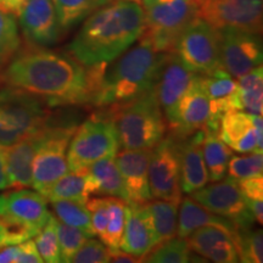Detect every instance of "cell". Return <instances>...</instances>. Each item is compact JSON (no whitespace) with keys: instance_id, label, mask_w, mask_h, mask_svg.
Masks as SVG:
<instances>
[{"instance_id":"cell-4","label":"cell","mask_w":263,"mask_h":263,"mask_svg":"<svg viewBox=\"0 0 263 263\" xmlns=\"http://www.w3.org/2000/svg\"><path fill=\"white\" fill-rule=\"evenodd\" d=\"M123 149H153L166 133L155 88L128 103L106 107Z\"/></svg>"},{"instance_id":"cell-25","label":"cell","mask_w":263,"mask_h":263,"mask_svg":"<svg viewBox=\"0 0 263 263\" xmlns=\"http://www.w3.org/2000/svg\"><path fill=\"white\" fill-rule=\"evenodd\" d=\"M89 194L118 197L127 202V190L115 157H106L90 164L87 170Z\"/></svg>"},{"instance_id":"cell-32","label":"cell","mask_w":263,"mask_h":263,"mask_svg":"<svg viewBox=\"0 0 263 263\" xmlns=\"http://www.w3.org/2000/svg\"><path fill=\"white\" fill-rule=\"evenodd\" d=\"M51 205L60 222L83 230L90 238L95 236L90 213L85 203H81L74 200H57V201H51Z\"/></svg>"},{"instance_id":"cell-44","label":"cell","mask_w":263,"mask_h":263,"mask_svg":"<svg viewBox=\"0 0 263 263\" xmlns=\"http://www.w3.org/2000/svg\"><path fill=\"white\" fill-rule=\"evenodd\" d=\"M246 200V199H245ZM250 212L254 216L255 221L259 224L263 223V200H246Z\"/></svg>"},{"instance_id":"cell-3","label":"cell","mask_w":263,"mask_h":263,"mask_svg":"<svg viewBox=\"0 0 263 263\" xmlns=\"http://www.w3.org/2000/svg\"><path fill=\"white\" fill-rule=\"evenodd\" d=\"M105 67L91 106L106 108L133 100L155 88L167 52L157 51L145 37Z\"/></svg>"},{"instance_id":"cell-39","label":"cell","mask_w":263,"mask_h":263,"mask_svg":"<svg viewBox=\"0 0 263 263\" xmlns=\"http://www.w3.org/2000/svg\"><path fill=\"white\" fill-rule=\"evenodd\" d=\"M111 252L103 241L88 238L71 258L73 263H106L110 262Z\"/></svg>"},{"instance_id":"cell-43","label":"cell","mask_w":263,"mask_h":263,"mask_svg":"<svg viewBox=\"0 0 263 263\" xmlns=\"http://www.w3.org/2000/svg\"><path fill=\"white\" fill-rule=\"evenodd\" d=\"M9 189L8 172H6V146L0 144V190Z\"/></svg>"},{"instance_id":"cell-42","label":"cell","mask_w":263,"mask_h":263,"mask_svg":"<svg viewBox=\"0 0 263 263\" xmlns=\"http://www.w3.org/2000/svg\"><path fill=\"white\" fill-rule=\"evenodd\" d=\"M18 263H41L43 259L32 239L18 244Z\"/></svg>"},{"instance_id":"cell-45","label":"cell","mask_w":263,"mask_h":263,"mask_svg":"<svg viewBox=\"0 0 263 263\" xmlns=\"http://www.w3.org/2000/svg\"><path fill=\"white\" fill-rule=\"evenodd\" d=\"M25 0H0V8L4 9L10 14L17 16Z\"/></svg>"},{"instance_id":"cell-46","label":"cell","mask_w":263,"mask_h":263,"mask_svg":"<svg viewBox=\"0 0 263 263\" xmlns=\"http://www.w3.org/2000/svg\"><path fill=\"white\" fill-rule=\"evenodd\" d=\"M252 121H254L256 138H257V147L259 151H262L263 146V120L262 115H252Z\"/></svg>"},{"instance_id":"cell-33","label":"cell","mask_w":263,"mask_h":263,"mask_svg":"<svg viewBox=\"0 0 263 263\" xmlns=\"http://www.w3.org/2000/svg\"><path fill=\"white\" fill-rule=\"evenodd\" d=\"M21 47L15 15L0 8V72L11 61Z\"/></svg>"},{"instance_id":"cell-5","label":"cell","mask_w":263,"mask_h":263,"mask_svg":"<svg viewBox=\"0 0 263 263\" xmlns=\"http://www.w3.org/2000/svg\"><path fill=\"white\" fill-rule=\"evenodd\" d=\"M50 107L38 95L6 84L0 89V144L10 146L47 126Z\"/></svg>"},{"instance_id":"cell-48","label":"cell","mask_w":263,"mask_h":263,"mask_svg":"<svg viewBox=\"0 0 263 263\" xmlns=\"http://www.w3.org/2000/svg\"><path fill=\"white\" fill-rule=\"evenodd\" d=\"M129 2H136V3H140L141 0H129Z\"/></svg>"},{"instance_id":"cell-2","label":"cell","mask_w":263,"mask_h":263,"mask_svg":"<svg viewBox=\"0 0 263 263\" xmlns=\"http://www.w3.org/2000/svg\"><path fill=\"white\" fill-rule=\"evenodd\" d=\"M144 29L145 18L139 3L111 0L88 16L68 44V54L84 66L107 65L128 50Z\"/></svg>"},{"instance_id":"cell-9","label":"cell","mask_w":263,"mask_h":263,"mask_svg":"<svg viewBox=\"0 0 263 263\" xmlns=\"http://www.w3.org/2000/svg\"><path fill=\"white\" fill-rule=\"evenodd\" d=\"M77 126H49L32 166V186L44 195L59 178L68 172L67 149Z\"/></svg>"},{"instance_id":"cell-29","label":"cell","mask_w":263,"mask_h":263,"mask_svg":"<svg viewBox=\"0 0 263 263\" xmlns=\"http://www.w3.org/2000/svg\"><path fill=\"white\" fill-rule=\"evenodd\" d=\"M89 195L87 171L85 172L68 171L52 184L43 196L50 202L57 200H74L85 203L89 200Z\"/></svg>"},{"instance_id":"cell-28","label":"cell","mask_w":263,"mask_h":263,"mask_svg":"<svg viewBox=\"0 0 263 263\" xmlns=\"http://www.w3.org/2000/svg\"><path fill=\"white\" fill-rule=\"evenodd\" d=\"M263 71L262 65L236 78L234 93L235 110L245 111L251 115H262Z\"/></svg>"},{"instance_id":"cell-27","label":"cell","mask_w":263,"mask_h":263,"mask_svg":"<svg viewBox=\"0 0 263 263\" xmlns=\"http://www.w3.org/2000/svg\"><path fill=\"white\" fill-rule=\"evenodd\" d=\"M145 209L149 215L151 229L155 239V248L163 241L177 235L178 226V205L179 203L167 200H159L145 202Z\"/></svg>"},{"instance_id":"cell-21","label":"cell","mask_w":263,"mask_h":263,"mask_svg":"<svg viewBox=\"0 0 263 263\" xmlns=\"http://www.w3.org/2000/svg\"><path fill=\"white\" fill-rule=\"evenodd\" d=\"M203 128L180 138V186L192 194L209 183V173L202 154Z\"/></svg>"},{"instance_id":"cell-12","label":"cell","mask_w":263,"mask_h":263,"mask_svg":"<svg viewBox=\"0 0 263 263\" xmlns=\"http://www.w3.org/2000/svg\"><path fill=\"white\" fill-rule=\"evenodd\" d=\"M190 196L209 211L234 222L240 230L251 229L254 224L255 218L246 205L238 182L230 177L224 180H217L210 185L206 184L190 194Z\"/></svg>"},{"instance_id":"cell-36","label":"cell","mask_w":263,"mask_h":263,"mask_svg":"<svg viewBox=\"0 0 263 263\" xmlns=\"http://www.w3.org/2000/svg\"><path fill=\"white\" fill-rule=\"evenodd\" d=\"M227 172L232 179L240 180L259 177L263 174L262 153H250L246 156H232L229 160Z\"/></svg>"},{"instance_id":"cell-7","label":"cell","mask_w":263,"mask_h":263,"mask_svg":"<svg viewBox=\"0 0 263 263\" xmlns=\"http://www.w3.org/2000/svg\"><path fill=\"white\" fill-rule=\"evenodd\" d=\"M145 29L141 35L157 51L168 52L184 28L197 16L194 0H143Z\"/></svg>"},{"instance_id":"cell-30","label":"cell","mask_w":263,"mask_h":263,"mask_svg":"<svg viewBox=\"0 0 263 263\" xmlns=\"http://www.w3.org/2000/svg\"><path fill=\"white\" fill-rule=\"evenodd\" d=\"M111 0H52L62 31L70 29L87 18L95 10Z\"/></svg>"},{"instance_id":"cell-18","label":"cell","mask_w":263,"mask_h":263,"mask_svg":"<svg viewBox=\"0 0 263 263\" xmlns=\"http://www.w3.org/2000/svg\"><path fill=\"white\" fill-rule=\"evenodd\" d=\"M239 232L232 233L218 227H202L194 230L186 241L192 251L209 258L210 261L216 263H235L239 262L236 250Z\"/></svg>"},{"instance_id":"cell-23","label":"cell","mask_w":263,"mask_h":263,"mask_svg":"<svg viewBox=\"0 0 263 263\" xmlns=\"http://www.w3.org/2000/svg\"><path fill=\"white\" fill-rule=\"evenodd\" d=\"M219 138L230 149L238 153H262L257 147L252 115L245 111L232 110L223 115L219 124Z\"/></svg>"},{"instance_id":"cell-34","label":"cell","mask_w":263,"mask_h":263,"mask_svg":"<svg viewBox=\"0 0 263 263\" xmlns=\"http://www.w3.org/2000/svg\"><path fill=\"white\" fill-rule=\"evenodd\" d=\"M188 241L183 238H174L157 245L147 254L143 262L153 263H186L190 261Z\"/></svg>"},{"instance_id":"cell-13","label":"cell","mask_w":263,"mask_h":263,"mask_svg":"<svg viewBox=\"0 0 263 263\" xmlns=\"http://www.w3.org/2000/svg\"><path fill=\"white\" fill-rule=\"evenodd\" d=\"M221 33L222 67L239 78L262 65V43L257 33L227 27Z\"/></svg>"},{"instance_id":"cell-11","label":"cell","mask_w":263,"mask_h":263,"mask_svg":"<svg viewBox=\"0 0 263 263\" xmlns=\"http://www.w3.org/2000/svg\"><path fill=\"white\" fill-rule=\"evenodd\" d=\"M197 16L217 29L232 27L261 34L263 0H199Z\"/></svg>"},{"instance_id":"cell-20","label":"cell","mask_w":263,"mask_h":263,"mask_svg":"<svg viewBox=\"0 0 263 263\" xmlns=\"http://www.w3.org/2000/svg\"><path fill=\"white\" fill-rule=\"evenodd\" d=\"M0 212L32 227L38 233L51 216L48 210L47 199L41 193L26 190V188L2 194Z\"/></svg>"},{"instance_id":"cell-38","label":"cell","mask_w":263,"mask_h":263,"mask_svg":"<svg viewBox=\"0 0 263 263\" xmlns=\"http://www.w3.org/2000/svg\"><path fill=\"white\" fill-rule=\"evenodd\" d=\"M57 232L61 262H71V258L80 250L85 240L90 238L83 230L59 221L57 222Z\"/></svg>"},{"instance_id":"cell-8","label":"cell","mask_w":263,"mask_h":263,"mask_svg":"<svg viewBox=\"0 0 263 263\" xmlns=\"http://www.w3.org/2000/svg\"><path fill=\"white\" fill-rule=\"evenodd\" d=\"M193 72L212 74L221 70V33L196 16L180 33L173 50Z\"/></svg>"},{"instance_id":"cell-47","label":"cell","mask_w":263,"mask_h":263,"mask_svg":"<svg viewBox=\"0 0 263 263\" xmlns=\"http://www.w3.org/2000/svg\"><path fill=\"white\" fill-rule=\"evenodd\" d=\"M0 248H3V241H2V236H0Z\"/></svg>"},{"instance_id":"cell-50","label":"cell","mask_w":263,"mask_h":263,"mask_svg":"<svg viewBox=\"0 0 263 263\" xmlns=\"http://www.w3.org/2000/svg\"><path fill=\"white\" fill-rule=\"evenodd\" d=\"M194 2H196V3H199V0H194Z\"/></svg>"},{"instance_id":"cell-49","label":"cell","mask_w":263,"mask_h":263,"mask_svg":"<svg viewBox=\"0 0 263 263\" xmlns=\"http://www.w3.org/2000/svg\"><path fill=\"white\" fill-rule=\"evenodd\" d=\"M2 83H3V80H2V76H0V85H2Z\"/></svg>"},{"instance_id":"cell-10","label":"cell","mask_w":263,"mask_h":263,"mask_svg":"<svg viewBox=\"0 0 263 263\" xmlns=\"http://www.w3.org/2000/svg\"><path fill=\"white\" fill-rule=\"evenodd\" d=\"M149 188L151 197L179 203L180 186V138L170 134L151 150L149 161Z\"/></svg>"},{"instance_id":"cell-37","label":"cell","mask_w":263,"mask_h":263,"mask_svg":"<svg viewBox=\"0 0 263 263\" xmlns=\"http://www.w3.org/2000/svg\"><path fill=\"white\" fill-rule=\"evenodd\" d=\"M239 261L245 263H262L263 236L262 230H240L238 244Z\"/></svg>"},{"instance_id":"cell-15","label":"cell","mask_w":263,"mask_h":263,"mask_svg":"<svg viewBox=\"0 0 263 263\" xmlns=\"http://www.w3.org/2000/svg\"><path fill=\"white\" fill-rule=\"evenodd\" d=\"M17 16L25 38L34 47H51L60 41L62 28L52 0H25Z\"/></svg>"},{"instance_id":"cell-1","label":"cell","mask_w":263,"mask_h":263,"mask_svg":"<svg viewBox=\"0 0 263 263\" xmlns=\"http://www.w3.org/2000/svg\"><path fill=\"white\" fill-rule=\"evenodd\" d=\"M105 67L84 66L70 54L34 47L16 52L0 76L5 84L38 95L51 107L91 106Z\"/></svg>"},{"instance_id":"cell-26","label":"cell","mask_w":263,"mask_h":263,"mask_svg":"<svg viewBox=\"0 0 263 263\" xmlns=\"http://www.w3.org/2000/svg\"><path fill=\"white\" fill-rule=\"evenodd\" d=\"M202 154L209 179L217 182L224 178L233 153L232 149L219 138L218 124L206 123L203 127Z\"/></svg>"},{"instance_id":"cell-31","label":"cell","mask_w":263,"mask_h":263,"mask_svg":"<svg viewBox=\"0 0 263 263\" xmlns=\"http://www.w3.org/2000/svg\"><path fill=\"white\" fill-rule=\"evenodd\" d=\"M124 226H126V202L118 197H108V218L104 234L100 236L110 250L111 255L121 251Z\"/></svg>"},{"instance_id":"cell-17","label":"cell","mask_w":263,"mask_h":263,"mask_svg":"<svg viewBox=\"0 0 263 263\" xmlns=\"http://www.w3.org/2000/svg\"><path fill=\"white\" fill-rule=\"evenodd\" d=\"M153 149H123L115 161L126 185L127 202L145 203L153 197L149 188V161Z\"/></svg>"},{"instance_id":"cell-40","label":"cell","mask_w":263,"mask_h":263,"mask_svg":"<svg viewBox=\"0 0 263 263\" xmlns=\"http://www.w3.org/2000/svg\"><path fill=\"white\" fill-rule=\"evenodd\" d=\"M88 211L90 213L91 226L95 235L101 236L107 226L108 218V197H95L85 202Z\"/></svg>"},{"instance_id":"cell-24","label":"cell","mask_w":263,"mask_h":263,"mask_svg":"<svg viewBox=\"0 0 263 263\" xmlns=\"http://www.w3.org/2000/svg\"><path fill=\"white\" fill-rule=\"evenodd\" d=\"M202 227H218V228L227 229L232 233H236L240 230L234 222L226 217L209 211L195 201L192 196L184 197L180 203L177 236L185 239L194 230L202 228Z\"/></svg>"},{"instance_id":"cell-35","label":"cell","mask_w":263,"mask_h":263,"mask_svg":"<svg viewBox=\"0 0 263 263\" xmlns=\"http://www.w3.org/2000/svg\"><path fill=\"white\" fill-rule=\"evenodd\" d=\"M58 219L54 216H50L45 226L39 230L34 236V244L41 255L43 262L58 263L61 262L60 248H59V239L57 232Z\"/></svg>"},{"instance_id":"cell-19","label":"cell","mask_w":263,"mask_h":263,"mask_svg":"<svg viewBox=\"0 0 263 263\" xmlns=\"http://www.w3.org/2000/svg\"><path fill=\"white\" fill-rule=\"evenodd\" d=\"M49 123L42 129L6 146V172L9 188L25 189L32 186V166L35 154L48 133Z\"/></svg>"},{"instance_id":"cell-22","label":"cell","mask_w":263,"mask_h":263,"mask_svg":"<svg viewBox=\"0 0 263 263\" xmlns=\"http://www.w3.org/2000/svg\"><path fill=\"white\" fill-rule=\"evenodd\" d=\"M154 248L155 239L145 205L126 202V226L121 251L143 259Z\"/></svg>"},{"instance_id":"cell-6","label":"cell","mask_w":263,"mask_h":263,"mask_svg":"<svg viewBox=\"0 0 263 263\" xmlns=\"http://www.w3.org/2000/svg\"><path fill=\"white\" fill-rule=\"evenodd\" d=\"M116 128L107 112L95 114L77 127L67 149L68 171L85 172L90 164L120 151Z\"/></svg>"},{"instance_id":"cell-16","label":"cell","mask_w":263,"mask_h":263,"mask_svg":"<svg viewBox=\"0 0 263 263\" xmlns=\"http://www.w3.org/2000/svg\"><path fill=\"white\" fill-rule=\"evenodd\" d=\"M210 100L202 85V74L197 73L180 98L172 130L177 137L184 138L202 129L210 120Z\"/></svg>"},{"instance_id":"cell-14","label":"cell","mask_w":263,"mask_h":263,"mask_svg":"<svg viewBox=\"0 0 263 263\" xmlns=\"http://www.w3.org/2000/svg\"><path fill=\"white\" fill-rule=\"evenodd\" d=\"M196 74L180 60L176 52H167L157 78L155 91L171 129L176 123L177 106L180 98L188 89Z\"/></svg>"},{"instance_id":"cell-41","label":"cell","mask_w":263,"mask_h":263,"mask_svg":"<svg viewBox=\"0 0 263 263\" xmlns=\"http://www.w3.org/2000/svg\"><path fill=\"white\" fill-rule=\"evenodd\" d=\"M242 195L246 200H263V178L259 177H251L238 182Z\"/></svg>"}]
</instances>
